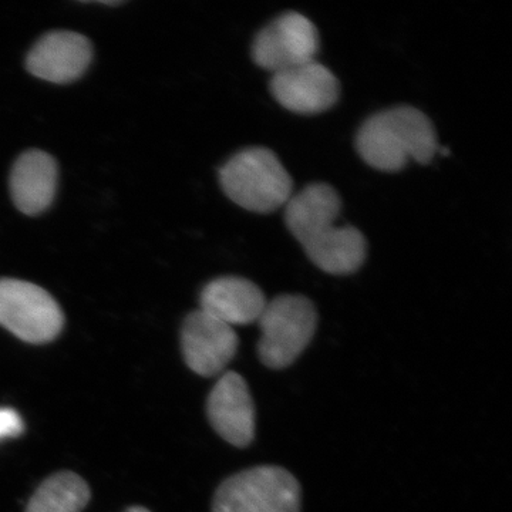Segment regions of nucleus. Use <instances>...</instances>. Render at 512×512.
I'll list each match as a JSON object with an SVG mask.
<instances>
[{
    "label": "nucleus",
    "mask_w": 512,
    "mask_h": 512,
    "mask_svg": "<svg viewBox=\"0 0 512 512\" xmlns=\"http://www.w3.org/2000/svg\"><path fill=\"white\" fill-rule=\"evenodd\" d=\"M342 201L328 184L316 183L292 195L285 222L313 264L326 274L349 275L365 264V235L352 225H338Z\"/></svg>",
    "instance_id": "obj_1"
},
{
    "label": "nucleus",
    "mask_w": 512,
    "mask_h": 512,
    "mask_svg": "<svg viewBox=\"0 0 512 512\" xmlns=\"http://www.w3.org/2000/svg\"><path fill=\"white\" fill-rule=\"evenodd\" d=\"M356 150L376 170H403L410 161L429 164L439 153L433 123L414 107L380 111L367 119L356 136Z\"/></svg>",
    "instance_id": "obj_2"
},
{
    "label": "nucleus",
    "mask_w": 512,
    "mask_h": 512,
    "mask_svg": "<svg viewBox=\"0 0 512 512\" xmlns=\"http://www.w3.org/2000/svg\"><path fill=\"white\" fill-rule=\"evenodd\" d=\"M222 190L244 210L269 214L285 207L293 181L274 151L251 147L229 158L220 170Z\"/></svg>",
    "instance_id": "obj_3"
},
{
    "label": "nucleus",
    "mask_w": 512,
    "mask_h": 512,
    "mask_svg": "<svg viewBox=\"0 0 512 512\" xmlns=\"http://www.w3.org/2000/svg\"><path fill=\"white\" fill-rule=\"evenodd\" d=\"M258 323L261 328L259 359L271 369H285L311 343L318 313L305 296L281 295L266 302Z\"/></svg>",
    "instance_id": "obj_4"
},
{
    "label": "nucleus",
    "mask_w": 512,
    "mask_h": 512,
    "mask_svg": "<svg viewBox=\"0 0 512 512\" xmlns=\"http://www.w3.org/2000/svg\"><path fill=\"white\" fill-rule=\"evenodd\" d=\"M212 512H301V485L284 468H251L220 485Z\"/></svg>",
    "instance_id": "obj_5"
},
{
    "label": "nucleus",
    "mask_w": 512,
    "mask_h": 512,
    "mask_svg": "<svg viewBox=\"0 0 512 512\" xmlns=\"http://www.w3.org/2000/svg\"><path fill=\"white\" fill-rule=\"evenodd\" d=\"M64 315L56 299L39 285L0 279V326L23 340L42 345L62 332Z\"/></svg>",
    "instance_id": "obj_6"
},
{
    "label": "nucleus",
    "mask_w": 512,
    "mask_h": 512,
    "mask_svg": "<svg viewBox=\"0 0 512 512\" xmlns=\"http://www.w3.org/2000/svg\"><path fill=\"white\" fill-rule=\"evenodd\" d=\"M318 52V30L311 20L296 12L276 18L256 35L252 43V59L272 73L312 62Z\"/></svg>",
    "instance_id": "obj_7"
},
{
    "label": "nucleus",
    "mask_w": 512,
    "mask_h": 512,
    "mask_svg": "<svg viewBox=\"0 0 512 512\" xmlns=\"http://www.w3.org/2000/svg\"><path fill=\"white\" fill-rule=\"evenodd\" d=\"M274 99L296 114H319L338 103L340 84L318 60L274 73L269 84Z\"/></svg>",
    "instance_id": "obj_8"
},
{
    "label": "nucleus",
    "mask_w": 512,
    "mask_h": 512,
    "mask_svg": "<svg viewBox=\"0 0 512 512\" xmlns=\"http://www.w3.org/2000/svg\"><path fill=\"white\" fill-rule=\"evenodd\" d=\"M185 363L200 376L220 375L238 350L234 328L201 309L190 313L181 330Z\"/></svg>",
    "instance_id": "obj_9"
},
{
    "label": "nucleus",
    "mask_w": 512,
    "mask_h": 512,
    "mask_svg": "<svg viewBox=\"0 0 512 512\" xmlns=\"http://www.w3.org/2000/svg\"><path fill=\"white\" fill-rule=\"evenodd\" d=\"M93 59L90 40L80 33L56 30L37 40L26 57V67L33 76L56 84L80 79Z\"/></svg>",
    "instance_id": "obj_10"
},
{
    "label": "nucleus",
    "mask_w": 512,
    "mask_h": 512,
    "mask_svg": "<svg viewBox=\"0 0 512 512\" xmlns=\"http://www.w3.org/2000/svg\"><path fill=\"white\" fill-rule=\"evenodd\" d=\"M211 426L229 444L245 447L255 436V406L244 377L225 373L208 396Z\"/></svg>",
    "instance_id": "obj_11"
},
{
    "label": "nucleus",
    "mask_w": 512,
    "mask_h": 512,
    "mask_svg": "<svg viewBox=\"0 0 512 512\" xmlns=\"http://www.w3.org/2000/svg\"><path fill=\"white\" fill-rule=\"evenodd\" d=\"M57 180L59 168L55 158L45 151H26L10 171V197L23 214H42L55 200Z\"/></svg>",
    "instance_id": "obj_12"
},
{
    "label": "nucleus",
    "mask_w": 512,
    "mask_h": 512,
    "mask_svg": "<svg viewBox=\"0 0 512 512\" xmlns=\"http://www.w3.org/2000/svg\"><path fill=\"white\" fill-rule=\"evenodd\" d=\"M201 311L234 328L258 322L266 306L258 285L238 276L214 279L201 292Z\"/></svg>",
    "instance_id": "obj_13"
},
{
    "label": "nucleus",
    "mask_w": 512,
    "mask_h": 512,
    "mask_svg": "<svg viewBox=\"0 0 512 512\" xmlns=\"http://www.w3.org/2000/svg\"><path fill=\"white\" fill-rule=\"evenodd\" d=\"M90 501L86 481L70 471L46 478L30 498L26 512H82Z\"/></svg>",
    "instance_id": "obj_14"
},
{
    "label": "nucleus",
    "mask_w": 512,
    "mask_h": 512,
    "mask_svg": "<svg viewBox=\"0 0 512 512\" xmlns=\"http://www.w3.org/2000/svg\"><path fill=\"white\" fill-rule=\"evenodd\" d=\"M25 430L20 414L13 409H0V441L18 437Z\"/></svg>",
    "instance_id": "obj_15"
},
{
    "label": "nucleus",
    "mask_w": 512,
    "mask_h": 512,
    "mask_svg": "<svg viewBox=\"0 0 512 512\" xmlns=\"http://www.w3.org/2000/svg\"><path fill=\"white\" fill-rule=\"evenodd\" d=\"M126 512H151V511H148L147 508H143V507H131V508H128V510Z\"/></svg>",
    "instance_id": "obj_16"
}]
</instances>
